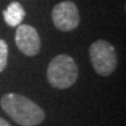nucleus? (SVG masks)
I'll list each match as a JSON object with an SVG mask.
<instances>
[{
  "label": "nucleus",
  "mask_w": 126,
  "mask_h": 126,
  "mask_svg": "<svg viewBox=\"0 0 126 126\" xmlns=\"http://www.w3.org/2000/svg\"><path fill=\"white\" fill-rule=\"evenodd\" d=\"M1 108L21 126H35L43 122L45 112L32 99L19 94H6L0 100Z\"/></svg>",
  "instance_id": "nucleus-1"
},
{
  "label": "nucleus",
  "mask_w": 126,
  "mask_h": 126,
  "mask_svg": "<svg viewBox=\"0 0 126 126\" xmlns=\"http://www.w3.org/2000/svg\"><path fill=\"white\" fill-rule=\"evenodd\" d=\"M78 77V68L69 55H57L50 61L47 69V79L55 89H68L75 84Z\"/></svg>",
  "instance_id": "nucleus-2"
},
{
  "label": "nucleus",
  "mask_w": 126,
  "mask_h": 126,
  "mask_svg": "<svg viewBox=\"0 0 126 126\" xmlns=\"http://www.w3.org/2000/svg\"><path fill=\"white\" fill-rule=\"evenodd\" d=\"M90 60L96 72L100 76L111 75L118 64L116 49L110 42L98 40L90 46Z\"/></svg>",
  "instance_id": "nucleus-3"
},
{
  "label": "nucleus",
  "mask_w": 126,
  "mask_h": 126,
  "mask_svg": "<svg viewBox=\"0 0 126 126\" xmlns=\"http://www.w3.org/2000/svg\"><path fill=\"white\" fill-rule=\"evenodd\" d=\"M51 19L55 27L63 32L74 31L79 25L78 9L72 1L59 2L53 8Z\"/></svg>",
  "instance_id": "nucleus-4"
},
{
  "label": "nucleus",
  "mask_w": 126,
  "mask_h": 126,
  "mask_svg": "<svg viewBox=\"0 0 126 126\" xmlns=\"http://www.w3.org/2000/svg\"><path fill=\"white\" fill-rule=\"evenodd\" d=\"M15 45L21 53L27 56L37 55L41 48L37 31L29 25H19L15 32Z\"/></svg>",
  "instance_id": "nucleus-5"
},
{
  "label": "nucleus",
  "mask_w": 126,
  "mask_h": 126,
  "mask_svg": "<svg viewBox=\"0 0 126 126\" xmlns=\"http://www.w3.org/2000/svg\"><path fill=\"white\" fill-rule=\"evenodd\" d=\"M2 15H4L5 21H6V23L8 26H11V27H18L19 25H21L22 20L26 16V12H25L23 7L19 2L13 1L2 12Z\"/></svg>",
  "instance_id": "nucleus-6"
},
{
  "label": "nucleus",
  "mask_w": 126,
  "mask_h": 126,
  "mask_svg": "<svg viewBox=\"0 0 126 126\" xmlns=\"http://www.w3.org/2000/svg\"><path fill=\"white\" fill-rule=\"evenodd\" d=\"M8 60V46L5 40L0 39V72L5 70Z\"/></svg>",
  "instance_id": "nucleus-7"
},
{
  "label": "nucleus",
  "mask_w": 126,
  "mask_h": 126,
  "mask_svg": "<svg viewBox=\"0 0 126 126\" xmlns=\"http://www.w3.org/2000/svg\"><path fill=\"white\" fill-rule=\"evenodd\" d=\"M0 126H11V125H9V123L7 122L6 119L0 117Z\"/></svg>",
  "instance_id": "nucleus-8"
}]
</instances>
